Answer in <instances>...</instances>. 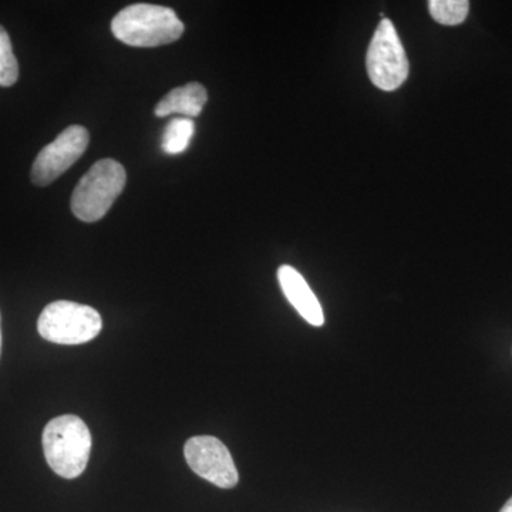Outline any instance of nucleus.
Wrapping results in <instances>:
<instances>
[{"label": "nucleus", "instance_id": "nucleus-2", "mask_svg": "<svg viewBox=\"0 0 512 512\" xmlns=\"http://www.w3.org/2000/svg\"><path fill=\"white\" fill-rule=\"evenodd\" d=\"M111 32L124 45L157 47L170 45L184 33V23L173 9L137 3L117 13Z\"/></svg>", "mask_w": 512, "mask_h": 512}, {"label": "nucleus", "instance_id": "nucleus-10", "mask_svg": "<svg viewBox=\"0 0 512 512\" xmlns=\"http://www.w3.org/2000/svg\"><path fill=\"white\" fill-rule=\"evenodd\" d=\"M195 124L191 119L177 117L165 126L161 147L167 154H181L190 146Z\"/></svg>", "mask_w": 512, "mask_h": 512}, {"label": "nucleus", "instance_id": "nucleus-5", "mask_svg": "<svg viewBox=\"0 0 512 512\" xmlns=\"http://www.w3.org/2000/svg\"><path fill=\"white\" fill-rule=\"evenodd\" d=\"M366 67L372 83L384 92H394L409 77V59L392 20H380L367 50Z\"/></svg>", "mask_w": 512, "mask_h": 512}, {"label": "nucleus", "instance_id": "nucleus-7", "mask_svg": "<svg viewBox=\"0 0 512 512\" xmlns=\"http://www.w3.org/2000/svg\"><path fill=\"white\" fill-rule=\"evenodd\" d=\"M184 457L197 476L220 488H234L239 474L227 446L212 436H197L187 440Z\"/></svg>", "mask_w": 512, "mask_h": 512}, {"label": "nucleus", "instance_id": "nucleus-1", "mask_svg": "<svg viewBox=\"0 0 512 512\" xmlns=\"http://www.w3.org/2000/svg\"><path fill=\"white\" fill-rule=\"evenodd\" d=\"M47 464L57 476L72 480L86 470L92 453V434L80 417H55L46 424L42 436Z\"/></svg>", "mask_w": 512, "mask_h": 512}, {"label": "nucleus", "instance_id": "nucleus-6", "mask_svg": "<svg viewBox=\"0 0 512 512\" xmlns=\"http://www.w3.org/2000/svg\"><path fill=\"white\" fill-rule=\"evenodd\" d=\"M89 143L90 134L86 127H67L36 157L30 174L32 183L37 187L52 184L83 156Z\"/></svg>", "mask_w": 512, "mask_h": 512}, {"label": "nucleus", "instance_id": "nucleus-8", "mask_svg": "<svg viewBox=\"0 0 512 512\" xmlns=\"http://www.w3.org/2000/svg\"><path fill=\"white\" fill-rule=\"evenodd\" d=\"M278 281L282 292L293 308L298 311L306 322L312 326H322L325 323L322 306L312 292L311 286L295 268L289 265H282L278 269Z\"/></svg>", "mask_w": 512, "mask_h": 512}, {"label": "nucleus", "instance_id": "nucleus-14", "mask_svg": "<svg viewBox=\"0 0 512 512\" xmlns=\"http://www.w3.org/2000/svg\"><path fill=\"white\" fill-rule=\"evenodd\" d=\"M0 353H2V329H0Z\"/></svg>", "mask_w": 512, "mask_h": 512}, {"label": "nucleus", "instance_id": "nucleus-12", "mask_svg": "<svg viewBox=\"0 0 512 512\" xmlns=\"http://www.w3.org/2000/svg\"><path fill=\"white\" fill-rule=\"evenodd\" d=\"M19 79V64L8 32L0 26V86H13Z\"/></svg>", "mask_w": 512, "mask_h": 512}, {"label": "nucleus", "instance_id": "nucleus-4", "mask_svg": "<svg viewBox=\"0 0 512 512\" xmlns=\"http://www.w3.org/2000/svg\"><path fill=\"white\" fill-rule=\"evenodd\" d=\"M103 329V319L92 306L70 301L49 303L37 320L43 339L56 345H83Z\"/></svg>", "mask_w": 512, "mask_h": 512}, {"label": "nucleus", "instance_id": "nucleus-13", "mask_svg": "<svg viewBox=\"0 0 512 512\" xmlns=\"http://www.w3.org/2000/svg\"><path fill=\"white\" fill-rule=\"evenodd\" d=\"M500 512H512V497L507 501V503H505Z\"/></svg>", "mask_w": 512, "mask_h": 512}, {"label": "nucleus", "instance_id": "nucleus-3", "mask_svg": "<svg viewBox=\"0 0 512 512\" xmlns=\"http://www.w3.org/2000/svg\"><path fill=\"white\" fill-rule=\"evenodd\" d=\"M126 183V170L119 161L111 158L97 161L74 188L73 214L83 222L100 221L113 207Z\"/></svg>", "mask_w": 512, "mask_h": 512}, {"label": "nucleus", "instance_id": "nucleus-9", "mask_svg": "<svg viewBox=\"0 0 512 512\" xmlns=\"http://www.w3.org/2000/svg\"><path fill=\"white\" fill-rule=\"evenodd\" d=\"M207 101V89L201 83H188L168 93L157 104L154 113L157 117L181 114L185 119H194V117L200 116Z\"/></svg>", "mask_w": 512, "mask_h": 512}, {"label": "nucleus", "instance_id": "nucleus-11", "mask_svg": "<svg viewBox=\"0 0 512 512\" xmlns=\"http://www.w3.org/2000/svg\"><path fill=\"white\" fill-rule=\"evenodd\" d=\"M431 18L444 26H458L467 19L470 2L467 0H431Z\"/></svg>", "mask_w": 512, "mask_h": 512}]
</instances>
